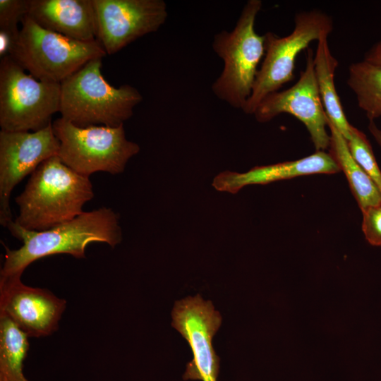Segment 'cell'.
<instances>
[{"label":"cell","mask_w":381,"mask_h":381,"mask_svg":"<svg viewBox=\"0 0 381 381\" xmlns=\"http://www.w3.org/2000/svg\"><path fill=\"white\" fill-rule=\"evenodd\" d=\"M96 39L114 54L137 39L157 32L168 13L163 0H92Z\"/></svg>","instance_id":"obj_10"},{"label":"cell","mask_w":381,"mask_h":381,"mask_svg":"<svg viewBox=\"0 0 381 381\" xmlns=\"http://www.w3.org/2000/svg\"><path fill=\"white\" fill-rule=\"evenodd\" d=\"M365 61L381 66V41L376 43L365 55Z\"/></svg>","instance_id":"obj_23"},{"label":"cell","mask_w":381,"mask_h":381,"mask_svg":"<svg viewBox=\"0 0 381 381\" xmlns=\"http://www.w3.org/2000/svg\"><path fill=\"white\" fill-rule=\"evenodd\" d=\"M327 37L323 36L318 40L313 59L315 74L327 119L347 140L350 137L352 125L345 116L335 89L334 73L339 63L331 54Z\"/></svg>","instance_id":"obj_16"},{"label":"cell","mask_w":381,"mask_h":381,"mask_svg":"<svg viewBox=\"0 0 381 381\" xmlns=\"http://www.w3.org/2000/svg\"><path fill=\"white\" fill-rule=\"evenodd\" d=\"M61 83L41 81L11 56L0 61V126L2 131H37L59 111Z\"/></svg>","instance_id":"obj_7"},{"label":"cell","mask_w":381,"mask_h":381,"mask_svg":"<svg viewBox=\"0 0 381 381\" xmlns=\"http://www.w3.org/2000/svg\"><path fill=\"white\" fill-rule=\"evenodd\" d=\"M52 129L59 142V157L83 176L97 171L121 174L129 159L140 152L137 143L126 139L123 124L83 128L60 117L52 122Z\"/></svg>","instance_id":"obj_6"},{"label":"cell","mask_w":381,"mask_h":381,"mask_svg":"<svg viewBox=\"0 0 381 381\" xmlns=\"http://www.w3.org/2000/svg\"><path fill=\"white\" fill-rule=\"evenodd\" d=\"M347 84L370 121L381 116V66L365 60L351 64Z\"/></svg>","instance_id":"obj_19"},{"label":"cell","mask_w":381,"mask_h":381,"mask_svg":"<svg viewBox=\"0 0 381 381\" xmlns=\"http://www.w3.org/2000/svg\"><path fill=\"white\" fill-rule=\"evenodd\" d=\"M362 231L372 246H381V202L369 206L362 211Z\"/></svg>","instance_id":"obj_22"},{"label":"cell","mask_w":381,"mask_h":381,"mask_svg":"<svg viewBox=\"0 0 381 381\" xmlns=\"http://www.w3.org/2000/svg\"><path fill=\"white\" fill-rule=\"evenodd\" d=\"M368 128L371 134L373 135L375 141L381 147V129L378 128L374 121H370Z\"/></svg>","instance_id":"obj_24"},{"label":"cell","mask_w":381,"mask_h":381,"mask_svg":"<svg viewBox=\"0 0 381 381\" xmlns=\"http://www.w3.org/2000/svg\"><path fill=\"white\" fill-rule=\"evenodd\" d=\"M102 58L92 59L61 83V118L83 128L118 127L133 116L143 100L141 94L128 84L110 85L102 73Z\"/></svg>","instance_id":"obj_3"},{"label":"cell","mask_w":381,"mask_h":381,"mask_svg":"<svg viewBox=\"0 0 381 381\" xmlns=\"http://www.w3.org/2000/svg\"><path fill=\"white\" fill-rule=\"evenodd\" d=\"M260 0L245 4L234 28L214 35L212 48L222 59L224 68L212 85L214 94L234 108L243 110L250 97L258 65L265 54V35L255 30Z\"/></svg>","instance_id":"obj_4"},{"label":"cell","mask_w":381,"mask_h":381,"mask_svg":"<svg viewBox=\"0 0 381 381\" xmlns=\"http://www.w3.org/2000/svg\"><path fill=\"white\" fill-rule=\"evenodd\" d=\"M346 142L353 158L373 181L381 193V171L365 135L352 126L350 137Z\"/></svg>","instance_id":"obj_20"},{"label":"cell","mask_w":381,"mask_h":381,"mask_svg":"<svg viewBox=\"0 0 381 381\" xmlns=\"http://www.w3.org/2000/svg\"><path fill=\"white\" fill-rule=\"evenodd\" d=\"M21 277H0V314L28 337L52 334L59 328L66 301L46 289L24 284Z\"/></svg>","instance_id":"obj_13"},{"label":"cell","mask_w":381,"mask_h":381,"mask_svg":"<svg viewBox=\"0 0 381 381\" xmlns=\"http://www.w3.org/2000/svg\"><path fill=\"white\" fill-rule=\"evenodd\" d=\"M171 325L188 343L193 353L183 378L185 380L217 381L219 358L212 345L222 318L210 301L200 295L177 301L171 312Z\"/></svg>","instance_id":"obj_9"},{"label":"cell","mask_w":381,"mask_h":381,"mask_svg":"<svg viewBox=\"0 0 381 381\" xmlns=\"http://www.w3.org/2000/svg\"><path fill=\"white\" fill-rule=\"evenodd\" d=\"M313 51L308 48L306 68L291 87L265 97L253 115L260 123L270 121L282 113L293 115L307 128L316 151L329 148L327 116L320 96L314 69Z\"/></svg>","instance_id":"obj_12"},{"label":"cell","mask_w":381,"mask_h":381,"mask_svg":"<svg viewBox=\"0 0 381 381\" xmlns=\"http://www.w3.org/2000/svg\"><path fill=\"white\" fill-rule=\"evenodd\" d=\"M339 171L340 168L329 152L316 151L297 160L255 167L245 173L224 171L214 177L212 186L219 191L235 194L248 185H265L300 176Z\"/></svg>","instance_id":"obj_14"},{"label":"cell","mask_w":381,"mask_h":381,"mask_svg":"<svg viewBox=\"0 0 381 381\" xmlns=\"http://www.w3.org/2000/svg\"><path fill=\"white\" fill-rule=\"evenodd\" d=\"M11 56L35 78L61 83L90 61L107 54L95 40L82 42L46 30L26 15Z\"/></svg>","instance_id":"obj_5"},{"label":"cell","mask_w":381,"mask_h":381,"mask_svg":"<svg viewBox=\"0 0 381 381\" xmlns=\"http://www.w3.org/2000/svg\"><path fill=\"white\" fill-rule=\"evenodd\" d=\"M327 127L330 131L329 153L344 171L361 210L381 202L380 190L353 158L346 140L328 119Z\"/></svg>","instance_id":"obj_17"},{"label":"cell","mask_w":381,"mask_h":381,"mask_svg":"<svg viewBox=\"0 0 381 381\" xmlns=\"http://www.w3.org/2000/svg\"><path fill=\"white\" fill-rule=\"evenodd\" d=\"M94 197L89 176L65 165L58 155L42 162L16 198L19 214L14 221L30 231H41L71 221Z\"/></svg>","instance_id":"obj_2"},{"label":"cell","mask_w":381,"mask_h":381,"mask_svg":"<svg viewBox=\"0 0 381 381\" xmlns=\"http://www.w3.org/2000/svg\"><path fill=\"white\" fill-rule=\"evenodd\" d=\"M28 16L42 28L69 38L97 40L92 0H30Z\"/></svg>","instance_id":"obj_15"},{"label":"cell","mask_w":381,"mask_h":381,"mask_svg":"<svg viewBox=\"0 0 381 381\" xmlns=\"http://www.w3.org/2000/svg\"><path fill=\"white\" fill-rule=\"evenodd\" d=\"M28 348V335L0 314V381H29L23 372Z\"/></svg>","instance_id":"obj_18"},{"label":"cell","mask_w":381,"mask_h":381,"mask_svg":"<svg viewBox=\"0 0 381 381\" xmlns=\"http://www.w3.org/2000/svg\"><path fill=\"white\" fill-rule=\"evenodd\" d=\"M294 20V29L289 35L281 37L271 32L265 35V54L243 109L246 114H253L265 97L291 81L299 53L313 41L328 36L333 29L331 18L318 10L299 13Z\"/></svg>","instance_id":"obj_8"},{"label":"cell","mask_w":381,"mask_h":381,"mask_svg":"<svg viewBox=\"0 0 381 381\" xmlns=\"http://www.w3.org/2000/svg\"><path fill=\"white\" fill-rule=\"evenodd\" d=\"M6 227L23 242V246L16 250L5 246V261L0 277H21L29 265L52 255L64 253L85 258V248L90 243H105L114 248L122 241L119 216L108 207L84 212L71 221L45 231L27 230L13 221Z\"/></svg>","instance_id":"obj_1"},{"label":"cell","mask_w":381,"mask_h":381,"mask_svg":"<svg viewBox=\"0 0 381 381\" xmlns=\"http://www.w3.org/2000/svg\"><path fill=\"white\" fill-rule=\"evenodd\" d=\"M30 0H0V31L18 39V23L28 13Z\"/></svg>","instance_id":"obj_21"},{"label":"cell","mask_w":381,"mask_h":381,"mask_svg":"<svg viewBox=\"0 0 381 381\" xmlns=\"http://www.w3.org/2000/svg\"><path fill=\"white\" fill-rule=\"evenodd\" d=\"M52 123L37 131H0V224L12 221L10 196L14 187L45 160L59 154Z\"/></svg>","instance_id":"obj_11"}]
</instances>
